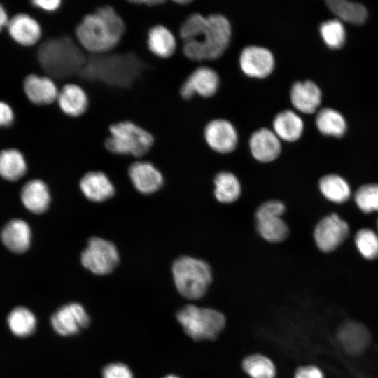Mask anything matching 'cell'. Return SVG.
Segmentation results:
<instances>
[{
  "label": "cell",
  "mask_w": 378,
  "mask_h": 378,
  "mask_svg": "<svg viewBox=\"0 0 378 378\" xmlns=\"http://www.w3.org/2000/svg\"><path fill=\"white\" fill-rule=\"evenodd\" d=\"M33 6L46 12L56 11L62 4L60 0H35L31 1Z\"/></svg>",
  "instance_id": "40"
},
{
  "label": "cell",
  "mask_w": 378,
  "mask_h": 378,
  "mask_svg": "<svg viewBox=\"0 0 378 378\" xmlns=\"http://www.w3.org/2000/svg\"><path fill=\"white\" fill-rule=\"evenodd\" d=\"M248 147L252 158L260 163H269L281 153V139L267 126L261 125L252 131L248 139Z\"/></svg>",
  "instance_id": "11"
},
{
  "label": "cell",
  "mask_w": 378,
  "mask_h": 378,
  "mask_svg": "<svg viewBox=\"0 0 378 378\" xmlns=\"http://www.w3.org/2000/svg\"><path fill=\"white\" fill-rule=\"evenodd\" d=\"M348 223L335 214L323 218L316 226L314 237L318 248L330 252L339 246L349 234Z\"/></svg>",
  "instance_id": "12"
},
{
  "label": "cell",
  "mask_w": 378,
  "mask_h": 378,
  "mask_svg": "<svg viewBox=\"0 0 378 378\" xmlns=\"http://www.w3.org/2000/svg\"><path fill=\"white\" fill-rule=\"evenodd\" d=\"M164 378H181V377L174 375V374H169V375H167Z\"/></svg>",
  "instance_id": "43"
},
{
  "label": "cell",
  "mask_w": 378,
  "mask_h": 378,
  "mask_svg": "<svg viewBox=\"0 0 378 378\" xmlns=\"http://www.w3.org/2000/svg\"><path fill=\"white\" fill-rule=\"evenodd\" d=\"M207 26L197 41L182 43L181 51L189 62L198 63L217 62L229 51L234 37L231 19L221 12L206 14Z\"/></svg>",
  "instance_id": "2"
},
{
  "label": "cell",
  "mask_w": 378,
  "mask_h": 378,
  "mask_svg": "<svg viewBox=\"0 0 378 378\" xmlns=\"http://www.w3.org/2000/svg\"><path fill=\"white\" fill-rule=\"evenodd\" d=\"M22 89L27 99L36 106H46L54 103L59 92L50 77L35 74H28L24 78Z\"/></svg>",
  "instance_id": "15"
},
{
  "label": "cell",
  "mask_w": 378,
  "mask_h": 378,
  "mask_svg": "<svg viewBox=\"0 0 378 378\" xmlns=\"http://www.w3.org/2000/svg\"><path fill=\"white\" fill-rule=\"evenodd\" d=\"M7 323L10 330L15 336L25 337L34 332L36 326V318L27 308L18 307L9 313Z\"/></svg>",
  "instance_id": "29"
},
{
  "label": "cell",
  "mask_w": 378,
  "mask_h": 378,
  "mask_svg": "<svg viewBox=\"0 0 378 378\" xmlns=\"http://www.w3.org/2000/svg\"><path fill=\"white\" fill-rule=\"evenodd\" d=\"M326 4L335 15L345 22L360 24L364 23L367 18L366 8L358 3L344 0H329Z\"/></svg>",
  "instance_id": "30"
},
{
  "label": "cell",
  "mask_w": 378,
  "mask_h": 378,
  "mask_svg": "<svg viewBox=\"0 0 378 378\" xmlns=\"http://www.w3.org/2000/svg\"><path fill=\"white\" fill-rule=\"evenodd\" d=\"M146 43L148 51L162 60L173 58L178 48V37L162 23L155 24L148 29Z\"/></svg>",
  "instance_id": "14"
},
{
  "label": "cell",
  "mask_w": 378,
  "mask_h": 378,
  "mask_svg": "<svg viewBox=\"0 0 378 378\" xmlns=\"http://www.w3.org/2000/svg\"><path fill=\"white\" fill-rule=\"evenodd\" d=\"M256 229L265 241L278 243L288 235L289 230L286 222L279 215H267L255 218Z\"/></svg>",
  "instance_id": "26"
},
{
  "label": "cell",
  "mask_w": 378,
  "mask_h": 378,
  "mask_svg": "<svg viewBox=\"0 0 378 378\" xmlns=\"http://www.w3.org/2000/svg\"><path fill=\"white\" fill-rule=\"evenodd\" d=\"M295 378H323V375L318 368L314 366H305L298 369Z\"/></svg>",
  "instance_id": "41"
},
{
  "label": "cell",
  "mask_w": 378,
  "mask_h": 378,
  "mask_svg": "<svg viewBox=\"0 0 378 378\" xmlns=\"http://www.w3.org/2000/svg\"><path fill=\"white\" fill-rule=\"evenodd\" d=\"M14 112L12 107L4 101L0 102V125L9 127L14 122Z\"/></svg>",
  "instance_id": "39"
},
{
  "label": "cell",
  "mask_w": 378,
  "mask_h": 378,
  "mask_svg": "<svg viewBox=\"0 0 378 378\" xmlns=\"http://www.w3.org/2000/svg\"><path fill=\"white\" fill-rule=\"evenodd\" d=\"M207 26V16L200 11L188 13L180 22L178 37L181 43L199 40L204 34Z\"/></svg>",
  "instance_id": "28"
},
{
  "label": "cell",
  "mask_w": 378,
  "mask_h": 378,
  "mask_svg": "<svg viewBox=\"0 0 378 378\" xmlns=\"http://www.w3.org/2000/svg\"><path fill=\"white\" fill-rule=\"evenodd\" d=\"M129 176L135 188L145 195L157 192L164 183L160 171L148 161H138L132 164L129 168Z\"/></svg>",
  "instance_id": "17"
},
{
  "label": "cell",
  "mask_w": 378,
  "mask_h": 378,
  "mask_svg": "<svg viewBox=\"0 0 378 378\" xmlns=\"http://www.w3.org/2000/svg\"><path fill=\"white\" fill-rule=\"evenodd\" d=\"M214 194L216 199L223 204L236 202L241 193V186L239 178L232 172H218L214 180Z\"/></svg>",
  "instance_id": "25"
},
{
  "label": "cell",
  "mask_w": 378,
  "mask_h": 378,
  "mask_svg": "<svg viewBox=\"0 0 378 378\" xmlns=\"http://www.w3.org/2000/svg\"><path fill=\"white\" fill-rule=\"evenodd\" d=\"M103 378H133L130 369L124 363H115L103 370Z\"/></svg>",
  "instance_id": "37"
},
{
  "label": "cell",
  "mask_w": 378,
  "mask_h": 378,
  "mask_svg": "<svg viewBox=\"0 0 378 378\" xmlns=\"http://www.w3.org/2000/svg\"><path fill=\"white\" fill-rule=\"evenodd\" d=\"M242 368L251 378H275L274 363L262 355L254 354L246 357L242 362Z\"/></svg>",
  "instance_id": "33"
},
{
  "label": "cell",
  "mask_w": 378,
  "mask_h": 378,
  "mask_svg": "<svg viewBox=\"0 0 378 378\" xmlns=\"http://www.w3.org/2000/svg\"><path fill=\"white\" fill-rule=\"evenodd\" d=\"M108 131L110 135L106 139L105 146L115 154L141 157L155 144V137L149 130L131 120L111 124Z\"/></svg>",
  "instance_id": "4"
},
{
  "label": "cell",
  "mask_w": 378,
  "mask_h": 378,
  "mask_svg": "<svg viewBox=\"0 0 378 378\" xmlns=\"http://www.w3.org/2000/svg\"><path fill=\"white\" fill-rule=\"evenodd\" d=\"M222 78L214 66L200 64L195 66L181 81L178 88L180 98L190 102L198 97L211 99L220 92Z\"/></svg>",
  "instance_id": "7"
},
{
  "label": "cell",
  "mask_w": 378,
  "mask_h": 378,
  "mask_svg": "<svg viewBox=\"0 0 378 378\" xmlns=\"http://www.w3.org/2000/svg\"><path fill=\"white\" fill-rule=\"evenodd\" d=\"M178 293L189 300L201 298L212 281V271L204 260L188 255L176 259L172 267Z\"/></svg>",
  "instance_id": "3"
},
{
  "label": "cell",
  "mask_w": 378,
  "mask_h": 378,
  "mask_svg": "<svg viewBox=\"0 0 378 378\" xmlns=\"http://www.w3.org/2000/svg\"><path fill=\"white\" fill-rule=\"evenodd\" d=\"M290 103L293 107L304 113L316 111L321 101L318 87L310 80L294 83L290 90Z\"/></svg>",
  "instance_id": "19"
},
{
  "label": "cell",
  "mask_w": 378,
  "mask_h": 378,
  "mask_svg": "<svg viewBox=\"0 0 378 378\" xmlns=\"http://www.w3.org/2000/svg\"><path fill=\"white\" fill-rule=\"evenodd\" d=\"M125 30L122 17L111 6L106 5L85 15L76 27L75 35L84 50L102 54L119 43Z\"/></svg>",
  "instance_id": "1"
},
{
  "label": "cell",
  "mask_w": 378,
  "mask_h": 378,
  "mask_svg": "<svg viewBox=\"0 0 378 378\" xmlns=\"http://www.w3.org/2000/svg\"><path fill=\"white\" fill-rule=\"evenodd\" d=\"M338 339L344 350L352 355L363 352L370 344V334L361 324L348 322L342 326Z\"/></svg>",
  "instance_id": "23"
},
{
  "label": "cell",
  "mask_w": 378,
  "mask_h": 378,
  "mask_svg": "<svg viewBox=\"0 0 378 378\" xmlns=\"http://www.w3.org/2000/svg\"><path fill=\"white\" fill-rule=\"evenodd\" d=\"M27 171V164L22 153L15 148L2 150L0 154V174L8 181H14L22 177Z\"/></svg>",
  "instance_id": "27"
},
{
  "label": "cell",
  "mask_w": 378,
  "mask_h": 378,
  "mask_svg": "<svg viewBox=\"0 0 378 378\" xmlns=\"http://www.w3.org/2000/svg\"><path fill=\"white\" fill-rule=\"evenodd\" d=\"M1 238L4 246L10 251L22 253L30 246L31 230L23 220L13 219L3 227Z\"/></svg>",
  "instance_id": "20"
},
{
  "label": "cell",
  "mask_w": 378,
  "mask_h": 378,
  "mask_svg": "<svg viewBox=\"0 0 378 378\" xmlns=\"http://www.w3.org/2000/svg\"><path fill=\"white\" fill-rule=\"evenodd\" d=\"M355 202L364 213L378 211V184H367L360 187L355 194Z\"/></svg>",
  "instance_id": "36"
},
{
  "label": "cell",
  "mask_w": 378,
  "mask_h": 378,
  "mask_svg": "<svg viewBox=\"0 0 378 378\" xmlns=\"http://www.w3.org/2000/svg\"><path fill=\"white\" fill-rule=\"evenodd\" d=\"M355 244L365 258L373 260L378 258V235L372 229L358 230L355 236Z\"/></svg>",
  "instance_id": "35"
},
{
  "label": "cell",
  "mask_w": 378,
  "mask_h": 378,
  "mask_svg": "<svg viewBox=\"0 0 378 378\" xmlns=\"http://www.w3.org/2000/svg\"><path fill=\"white\" fill-rule=\"evenodd\" d=\"M303 128L301 118L290 109L278 112L272 120V130L281 141L294 142L298 140L302 136Z\"/></svg>",
  "instance_id": "21"
},
{
  "label": "cell",
  "mask_w": 378,
  "mask_h": 378,
  "mask_svg": "<svg viewBox=\"0 0 378 378\" xmlns=\"http://www.w3.org/2000/svg\"><path fill=\"white\" fill-rule=\"evenodd\" d=\"M8 35L18 44L29 47L38 42L42 31L38 22L30 15L19 13L10 18L6 27Z\"/></svg>",
  "instance_id": "16"
},
{
  "label": "cell",
  "mask_w": 378,
  "mask_h": 378,
  "mask_svg": "<svg viewBox=\"0 0 378 378\" xmlns=\"http://www.w3.org/2000/svg\"><path fill=\"white\" fill-rule=\"evenodd\" d=\"M202 133L206 146L218 154L229 155L239 146L238 127L227 117L216 116L209 119L204 124Z\"/></svg>",
  "instance_id": "9"
},
{
  "label": "cell",
  "mask_w": 378,
  "mask_h": 378,
  "mask_svg": "<svg viewBox=\"0 0 378 378\" xmlns=\"http://www.w3.org/2000/svg\"><path fill=\"white\" fill-rule=\"evenodd\" d=\"M50 321L52 328L57 334L69 336L87 327L90 318L80 304L72 302L57 309L51 316Z\"/></svg>",
  "instance_id": "13"
},
{
  "label": "cell",
  "mask_w": 378,
  "mask_h": 378,
  "mask_svg": "<svg viewBox=\"0 0 378 378\" xmlns=\"http://www.w3.org/2000/svg\"><path fill=\"white\" fill-rule=\"evenodd\" d=\"M38 57L44 70L55 77L69 75L84 63L81 52L66 38L50 40L41 44Z\"/></svg>",
  "instance_id": "5"
},
{
  "label": "cell",
  "mask_w": 378,
  "mask_h": 378,
  "mask_svg": "<svg viewBox=\"0 0 378 378\" xmlns=\"http://www.w3.org/2000/svg\"><path fill=\"white\" fill-rule=\"evenodd\" d=\"M285 211V205L283 202L276 200H272L262 203L257 209L255 217L266 215L282 216Z\"/></svg>",
  "instance_id": "38"
},
{
  "label": "cell",
  "mask_w": 378,
  "mask_h": 378,
  "mask_svg": "<svg viewBox=\"0 0 378 378\" xmlns=\"http://www.w3.org/2000/svg\"><path fill=\"white\" fill-rule=\"evenodd\" d=\"M84 195L92 202H103L111 197L115 188L105 174L102 172H88L80 181Z\"/></svg>",
  "instance_id": "22"
},
{
  "label": "cell",
  "mask_w": 378,
  "mask_h": 378,
  "mask_svg": "<svg viewBox=\"0 0 378 378\" xmlns=\"http://www.w3.org/2000/svg\"><path fill=\"white\" fill-rule=\"evenodd\" d=\"M56 102L61 111L71 118L83 115L89 105L86 92L76 83L64 85L59 90Z\"/></svg>",
  "instance_id": "18"
},
{
  "label": "cell",
  "mask_w": 378,
  "mask_h": 378,
  "mask_svg": "<svg viewBox=\"0 0 378 378\" xmlns=\"http://www.w3.org/2000/svg\"><path fill=\"white\" fill-rule=\"evenodd\" d=\"M176 318L185 332L196 341L215 340L225 325V318L222 313L192 304L181 309Z\"/></svg>",
  "instance_id": "6"
},
{
  "label": "cell",
  "mask_w": 378,
  "mask_h": 378,
  "mask_svg": "<svg viewBox=\"0 0 378 378\" xmlns=\"http://www.w3.org/2000/svg\"><path fill=\"white\" fill-rule=\"evenodd\" d=\"M322 194L330 201L335 203L346 202L351 195V189L346 181L337 174H328L319 181Z\"/></svg>",
  "instance_id": "31"
},
{
  "label": "cell",
  "mask_w": 378,
  "mask_h": 378,
  "mask_svg": "<svg viewBox=\"0 0 378 378\" xmlns=\"http://www.w3.org/2000/svg\"><path fill=\"white\" fill-rule=\"evenodd\" d=\"M10 20V18H8V15L7 13L6 10L4 8V5H0V29L1 30L3 29V28L6 27L8 22Z\"/></svg>",
  "instance_id": "42"
},
{
  "label": "cell",
  "mask_w": 378,
  "mask_h": 378,
  "mask_svg": "<svg viewBox=\"0 0 378 378\" xmlns=\"http://www.w3.org/2000/svg\"><path fill=\"white\" fill-rule=\"evenodd\" d=\"M321 35L326 44L332 49L341 48L345 41L344 27L339 20H330L320 26Z\"/></svg>",
  "instance_id": "34"
},
{
  "label": "cell",
  "mask_w": 378,
  "mask_h": 378,
  "mask_svg": "<svg viewBox=\"0 0 378 378\" xmlns=\"http://www.w3.org/2000/svg\"><path fill=\"white\" fill-rule=\"evenodd\" d=\"M377 230H378V220H377Z\"/></svg>",
  "instance_id": "44"
},
{
  "label": "cell",
  "mask_w": 378,
  "mask_h": 378,
  "mask_svg": "<svg viewBox=\"0 0 378 378\" xmlns=\"http://www.w3.org/2000/svg\"><path fill=\"white\" fill-rule=\"evenodd\" d=\"M316 124L321 133L335 137L343 136L346 129V121L342 114L329 108H323L318 113Z\"/></svg>",
  "instance_id": "32"
},
{
  "label": "cell",
  "mask_w": 378,
  "mask_h": 378,
  "mask_svg": "<svg viewBox=\"0 0 378 378\" xmlns=\"http://www.w3.org/2000/svg\"><path fill=\"white\" fill-rule=\"evenodd\" d=\"M20 196L23 205L34 214L44 212L48 208L50 201L46 184L39 179L27 182L23 186Z\"/></svg>",
  "instance_id": "24"
},
{
  "label": "cell",
  "mask_w": 378,
  "mask_h": 378,
  "mask_svg": "<svg viewBox=\"0 0 378 378\" xmlns=\"http://www.w3.org/2000/svg\"><path fill=\"white\" fill-rule=\"evenodd\" d=\"M82 265L97 275L111 273L117 266L119 255L111 241L99 237L91 238L80 257Z\"/></svg>",
  "instance_id": "10"
},
{
  "label": "cell",
  "mask_w": 378,
  "mask_h": 378,
  "mask_svg": "<svg viewBox=\"0 0 378 378\" xmlns=\"http://www.w3.org/2000/svg\"><path fill=\"white\" fill-rule=\"evenodd\" d=\"M237 62L241 74L255 81L269 78L276 67L274 53L269 48L258 43L244 46L238 53Z\"/></svg>",
  "instance_id": "8"
}]
</instances>
